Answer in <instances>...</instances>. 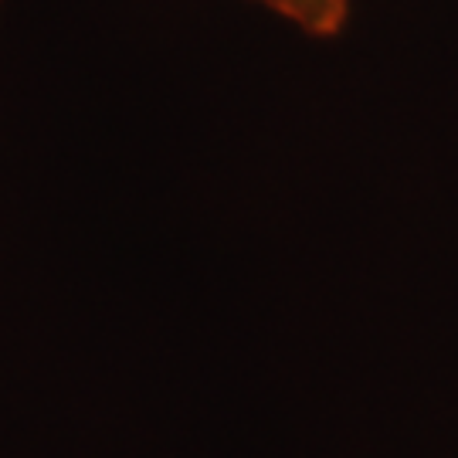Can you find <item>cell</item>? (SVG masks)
Returning <instances> with one entry per match:
<instances>
[{
  "instance_id": "cell-1",
  "label": "cell",
  "mask_w": 458,
  "mask_h": 458,
  "mask_svg": "<svg viewBox=\"0 0 458 458\" xmlns=\"http://www.w3.org/2000/svg\"><path fill=\"white\" fill-rule=\"evenodd\" d=\"M310 38H336L350 21L353 0H255Z\"/></svg>"
},
{
  "instance_id": "cell-2",
  "label": "cell",
  "mask_w": 458,
  "mask_h": 458,
  "mask_svg": "<svg viewBox=\"0 0 458 458\" xmlns=\"http://www.w3.org/2000/svg\"><path fill=\"white\" fill-rule=\"evenodd\" d=\"M0 7H4V0H0Z\"/></svg>"
}]
</instances>
